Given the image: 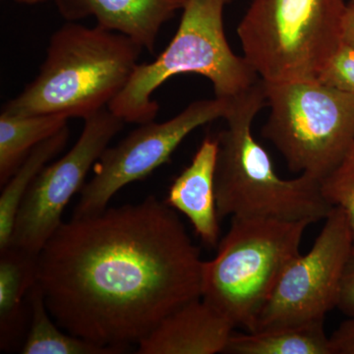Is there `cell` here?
Masks as SVG:
<instances>
[{"mask_svg":"<svg viewBox=\"0 0 354 354\" xmlns=\"http://www.w3.org/2000/svg\"><path fill=\"white\" fill-rule=\"evenodd\" d=\"M203 264L176 209L149 196L62 223L39 253L38 283L60 328L128 351L201 297Z\"/></svg>","mask_w":354,"mask_h":354,"instance_id":"6da1fadb","label":"cell"},{"mask_svg":"<svg viewBox=\"0 0 354 354\" xmlns=\"http://www.w3.org/2000/svg\"><path fill=\"white\" fill-rule=\"evenodd\" d=\"M267 106L265 84H254L230 99L223 120L227 127L218 141L215 172L216 212L227 216L283 221L325 220L333 209L325 199L320 179L300 174L278 176L267 151L254 138L253 121Z\"/></svg>","mask_w":354,"mask_h":354,"instance_id":"7a4b0ae2","label":"cell"},{"mask_svg":"<svg viewBox=\"0 0 354 354\" xmlns=\"http://www.w3.org/2000/svg\"><path fill=\"white\" fill-rule=\"evenodd\" d=\"M142 50L120 32L67 23L51 36L39 75L2 111L85 120L109 106L127 86Z\"/></svg>","mask_w":354,"mask_h":354,"instance_id":"3957f363","label":"cell"},{"mask_svg":"<svg viewBox=\"0 0 354 354\" xmlns=\"http://www.w3.org/2000/svg\"><path fill=\"white\" fill-rule=\"evenodd\" d=\"M232 1L188 0L171 43L151 64L137 65L109 111L125 123L155 120L160 106L153 93L181 74L204 76L220 99H232L257 83L259 76L243 55H235L225 37L223 11Z\"/></svg>","mask_w":354,"mask_h":354,"instance_id":"277c9868","label":"cell"},{"mask_svg":"<svg viewBox=\"0 0 354 354\" xmlns=\"http://www.w3.org/2000/svg\"><path fill=\"white\" fill-rule=\"evenodd\" d=\"M308 221L232 216L215 258L204 261L202 295L235 327L252 332L281 274L300 255Z\"/></svg>","mask_w":354,"mask_h":354,"instance_id":"5b68a950","label":"cell"},{"mask_svg":"<svg viewBox=\"0 0 354 354\" xmlns=\"http://www.w3.org/2000/svg\"><path fill=\"white\" fill-rule=\"evenodd\" d=\"M344 0H251L237 27L243 57L267 83L317 80L342 44Z\"/></svg>","mask_w":354,"mask_h":354,"instance_id":"8992f818","label":"cell"},{"mask_svg":"<svg viewBox=\"0 0 354 354\" xmlns=\"http://www.w3.org/2000/svg\"><path fill=\"white\" fill-rule=\"evenodd\" d=\"M264 84L269 115L263 138L291 171L322 180L354 144V95L317 80Z\"/></svg>","mask_w":354,"mask_h":354,"instance_id":"52a82bcc","label":"cell"},{"mask_svg":"<svg viewBox=\"0 0 354 354\" xmlns=\"http://www.w3.org/2000/svg\"><path fill=\"white\" fill-rule=\"evenodd\" d=\"M353 249L348 216L333 207L309 252L295 257L281 274L252 332L325 320L337 306Z\"/></svg>","mask_w":354,"mask_h":354,"instance_id":"ba28073f","label":"cell"},{"mask_svg":"<svg viewBox=\"0 0 354 354\" xmlns=\"http://www.w3.org/2000/svg\"><path fill=\"white\" fill-rule=\"evenodd\" d=\"M228 108L230 99L194 102L171 120L140 124L118 145L108 147L94 165V176L79 192L74 218L94 215L108 208L118 191L145 179L169 162L191 132L207 123L223 120Z\"/></svg>","mask_w":354,"mask_h":354,"instance_id":"9c48e42d","label":"cell"},{"mask_svg":"<svg viewBox=\"0 0 354 354\" xmlns=\"http://www.w3.org/2000/svg\"><path fill=\"white\" fill-rule=\"evenodd\" d=\"M75 145L57 162L46 165L32 181L16 216L9 246L39 254L62 225L65 207L85 185L97 162L124 121L102 109L84 120Z\"/></svg>","mask_w":354,"mask_h":354,"instance_id":"30bf717a","label":"cell"},{"mask_svg":"<svg viewBox=\"0 0 354 354\" xmlns=\"http://www.w3.org/2000/svg\"><path fill=\"white\" fill-rule=\"evenodd\" d=\"M235 325L202 297L190 300L169 315L137 346L139 354L225 353Z\"/></svg>","mask_w":354,"mask_h":354,"instance_id":"8fae6325","label":"cell"},{"mask_svg":"<svg viewBox=\"0 0 354 354\" xmlns=\"http://www.w3.org/2000/svg\"><path fill=\"white\" fill-rule=\"evenodd\" d=\"M188 0H55L68 21L94 17L97 25L129 37L153 53L162 26L183 10Z\"/></svg>","mask_w":354,"mask_h":354,"instance_id":"7c38bea8","label":"cell"},{"mask_svg":"<svg viewBox=\"0 0 354 354\" xmlns=\"http://www.w3.org/2000/svg\"><path fill=\"white\" fill-rule=\"evenodd\" d=\"M218 141L208 135L191 164L174 179L165 204L189 220L203 243L216 248L220 242V218L216 212L215 172Z\"/></svg>","mask_w":354,"mask_h":354,"instance_id":"4fadbf2b","label":"cell"},{"mask_svg":"<svg viewBox=\"0 0 354 354\" xmlns=\"http://www.w3.org/2000/svg\"><path fill=\"white\" fill-rule=\"evenodd\" d=\"M38 266L39 254L13 246L0 250L1 351H13L26 337L30 323L28 297L38 281Z\"/></svg>","mask_w":354,"mask_h":354,"instance_id":"5bb4252c","label":"cell"},{"mask_svg":"<svg viewBox=\"0 0 354 354\" xmlns=\"http://www.w3.org/2000/svg\"><path fill=\"white\" fill-rule=\"evenodd\" d=\"M230 354H332L324 321L234 334L225 353Z\"/></svg>","mask_w":354,"mask_h":354,"instance_id":"9a60e30c","label":"cell"},{"mask_svg":"<svg viewBox=\"0 0 354 354\" xmlns=\"http://www.w3.org/2000/svg\"><path fill=\"white\" fill-rule=\"evenodd\" d=\"M62 114H0V184L3 186L39 144L67 127Z\"/></svg>","mask_w":354,"mask_h":354,"instance_id":"2e32d148","label":"cell"},{"mask_svg":"<svg viewBox=\"0 0 354 354\" xmlns=\"http://www.w3.org/2000/svg\"><path fill=\"white\" fill-rule=\"evenodd\" d=\"M29 329L21 353L23 354H121L127 351L104 346L69 334L53 320L44 304L43 291L38 281L30 290Z\"/></svg>","mask_w":354,"mask_h":354,"instance_id":"e0dca14e","label":"cell"},{"mask_svg":"<svg viewBox=\"0 0 354 354\" xmlns=\"http://www.w3.org/2000/svg\"><path fill=\"white\" fill-rule=\"evenodd\" d=\"M70 136L68 127L39 144L4 184L0 196V250L10 244L16 216L26 193L41 169L62 152Z\"/></svg>","mask_w":354,"mask_h":354,"instance_id":"ac0fdd59","label":"cell"},{"mask_svg":"<svg viewBox=\"0 0 354 354\" xmlns=\"http://www.w3.org/2000/svg\"><path fill=\"white\" fill-rule=\"evenodd\" d=\"M325 199L348 216L354 244V144L342 162L321 180Z\"/></svg>","mask_w":354,"mask_h":354,"instance_id":"d6986e66","label":"cell"},{"mask_svg":"<svg viewBox=\"0 0 354 354\" xmlns=\"http://www.w3.org/2000/svg\"><path fill=\"white\" fill-rule=\"evenodd\" d=\"M317 81L328 87L354 95L353 46L342 43Z\"/></svg>","mask_w":354,"mask_h":354,"instance_id":"ffe728a7","label":"cell"},{"mask_svg":"<svg viewBox=\"0 0 354 354\" xmlns=\"http://www.w3.org/2000/svg\"><path fill=\"white\" fill-rule=\"evenodd\" d=\"M337 308L344 315L354 317V249L344 270Z\"/></svg>","mask_w":354,"mask_h":354,"instance_id":"44dd1931","label":"cell"},{"mask_svg":"<svg viewBox=\"0 0 354 354\" xmlns=\"http://www.w3.org/2000/svg\"><path fill=\"white\" fill-rule=\"evenodd\" d=\"M332 354H354V317H348L330 337Z\"/></svg>","mask_w":354,"mask_h":354,"instance_id":"7402d4cb","label":"cell"},{"mask_svg":"<svg viewBox=\"0 0 354 354\" xmlns=\"http://www.w3.org/2000/svg\"><path fill=\"white\" fill-rule=\"evenodd\" d=\"M342 43L354 48V2H349L344 20Z\"/></svg>","mask_w":354,"mask_h":354,"instance_id":"603a6c76","label":"cell"},{"mask_svg":"<svg viewBox=\"0 0 354 354\" xmlns=\"http://www.w3.org/2000/svg\"><path fill=\"white\" fill-rule=\"evenodd\" d=\"M15 1L24 4H38L41 3V2L48 1V0H15Z\"/></svg>","mask_w":354,"mask_h":354,"instance_id":"cb8c5ba5","label":"cell"},{"mask_svg":"<svg viewBox=\"0 0 354 354\" xmlns=\"http://www.w3.org/2000/svg\"><path fill=\"white\" fill-rule=\"evenodd\" d=\"M349 2H354V0H351V1H349Z\"/></svg>","mask_w":354,"mask_h":354,"instance_id":"d4e9b609","label":"cell"}]
</instances>
